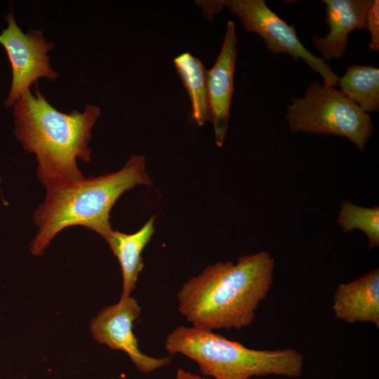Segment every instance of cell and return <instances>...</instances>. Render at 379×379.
<instances>
[{"mask_svg": "<svg viewBox=\"0 0 379 379\" xmlns=\"http://www.w3.org/2000/svg\"><path fill=\"white\" fill-rule=\"evenodd\" d=\"M34 91L23 94L13 106L14 135L25 150L35 155L37 178L46 188L84 178L77 161H91L89 142L100 108L86 103L83 112L65 114L37 88Z\"/></svg>", "mask_w": 379, "mask_h": 379, "instance_id": "2", "label": "cell"}, {"mask_svg": "<svg viewBox=\"0 0 379 379\" xmlns=\"http://www.w3.org/2000/svg\"><path fill=\"white\" fill-rule=\"evenodd\" d=\"M152 185L145 157L131 155L119 171L46 188L44 201L33 214L37 227L31 253L41 256L55 237L74 225L95 232L106 240L114 230L110 211L123 193L137 185Z\"/></svg>", "mask_w": 379, "mask_h": 379, "instance_id": "3", "label": "cell"}, {"mask_svg": "<svg viewBox=\"0 0 379 379\" xmlns=\"http://www.w3.org/2000/svg\"><path fill=\"white\" fill-rule=\"evenodd\" d=\"M141 313L138 301L131 297L103 308L90 324L93 338L114 350L124 351L143 373L152 372L169 364L170 357L155 358L142 352L133 331V321Z\"/></svg>", "mask_w": 379, "mask_h": 379, "instance_id": "8", "label": "cell"}, {"mask_svg": "<svg viewBox=\"0 0 379 379\" xmlns=\"http://www.w3.org/2000/svg\"><path fill=\"white\" fill-rule=\"evenodd\" d=\"M332 309L337 319L347 323L370 322L379 326V270L340 284L333 295Z\"/></svg>", "mask_w": 379, "mask_h": 379, "instance_id": "11", "label": "cell"}, {"mask_svg": "<svg viewBox=\"0 0 379 379\" xmlns=\"http://www.w3.org/2000/svg\"><path fill=\"white\" fill-rule=\"evenodd\" d=\"M286 118L291 131L346 137L363 151L373 131L368 113L334 87L314 81L292 98Z\"/></svg>", "mask_w": 379, "mask_h": 379, "instance_id": "5", "label": "cell"}, {"mask_svg": "<svg viewBox=\"0 0 379 379\" xmlns=\"http://www.w3.org/2000/svg\"><path fill=\"white\" fill-rule=\"evenodd\" d=\"M373 0H324L325 22L329 32L313 36V43L324 61L344 57L349 34L355 29H366V15Z\"/></svg>", "mask_w": 379, "mask_h": 379, "instance_id": "10", "label": "cell"}, {"mask_svg": "<svg viewBox=\"0 0 379 379\" xmlns=\"http://www.w3.org/2000/svg\"><path fill=\"white\" fill-rule=\"evenodd\" d=\"M237 56V36L233 21L227 22L220 53L213 67L207 71L208 89L215 143L223 145L228 128L234 91L233 78Z\"/></svg>", "mask_w": 379, "mask_h": 379, "instance_id": "9", "label": "cell"}, {"mask_svg": "<svg viewBox=\"0 0 379 379\" xmlns=\"http://www.w3.org/2000/svg\"><path fill=\"white\" fill-rule=\"evenodd\" d=\"M176 70L189 95L192 117L198 125L211 121L207 71L201 62L190 53H184L173 59Z\"/></svg>", "mask_w": 379, "mask_h": 379, "instance_id": "13", "label": "cell"}, {"mask_svg": "<svg viewBox=\"0 0 379 379\" xmlns=\"http://www.w3.org/2000/svg\"><path fill=\"white\" fill-rule=\"evenodd\" d=\"M366 29L369 30L371 39L369 48L379 51V1L373 0L366 15Z\"/></svg>", "mask_w": 379, "mask_h": 379, "instance_id": "16", "label": "cell"}, {"mask_svg": "<svg viewBox=\"0 0 379 379\" xmlns=\"http://www.w3.org/2000/svg\"><path fill=\"white\" fill-rule=\"evenodd\" d=\"M154 219V216L151 217L138 231L132 234L113 230L105 240L121 266L123 278L121 298L130 296L135 289L144 266L142 252L155 232Z\"/></svg>", "mask_w": 379, "mask_h": 379, "instance_id": "12", "label": "cell"}, {"mask_svg": "<svg viewBox=\"0 0 379 379\" xmlns=\"http://www.w3.org/2000/svg\"><path fill=\"white\" fill-rule=\"evenodd\" d=\"M166 350L195 361L205 375L213 379H249L267 375L298 378L303 357L293 349L254 350L228 340L213 331L180 326L166 337Z\"/></svg>", "mask_w": 379, "mask_h": 379, "instance_id": "4", "label": "cell"}, {"mask_svg": "<svg viewBox=\"0 0 379 379\" xmlns=\"http://www.w3.org/2000/svg\"><path fill=\"white\" fill-rule=\"evenodd\" d=\"M342 92L364 111L379 109V69L368 65H352L338 78Z\"/></svg>", "mask_w": 379, "mask_h": 379, "instance_id": "14", "label": "cell"}, {"mask_svg": "<svg viewBox=\"0 0 379 379\" xmlns=\"http://www.w3.org/2000/svg\"><path fill=\"white\" fill-rule=\"evenodd\" d=\"M220 9L227 8L239 19L244 29L258 34L274 53L289 54L295 60H304L320 74L324 85H338V77L321 58L310 52L298 38L294 25H288L273 12L263 0H220Z\"/></svg>", "mask_w": 379, "mask_h": 379, "instance_id": "6", "label": "cell"}, {"mask_svg": "<svg viewBox=\"0 0 379 379\" xmlns=\"http://www.w3.org/2000/svg\"><path fill=\"white\" fill-rule=\"evenodd\" d=\"M8 26L0 34V44L5 48L12 68V83L4 106L11 107L30 91L39 78L55 80L59 74L51 67L48 53L54 48L40 29L27 33L17 25L12 10L6 15Z\"/></svg>", "mask_w": 379, "mask_h": 379, "instance_id": "7", "label": "cell"}, {"mask_svg": "<svg viewBox=\"0 0 379 379\" xmlns=\"http://www.w3.org/2000/svg\"><path fill=\"white\" fill-rule=\"evenodd\" d=\"M268 252L218 262L186 281L178 293V310L193 326L213 331L251 325L273 281Z\"/></svg>", "mask_w": 379, "mask_h": 379, "instance_id": "1", "label": "cell"}, {"mask_svg": "<svg viewBox=\"0 0 379 379\" xmlns=\"http://www.w3.org/2000/svg\"><path fill=\"white\" fill-rule=\"evenodd\" d=\"M337 223L344 233L358 229L364 232L368 239V247L379 246V207L364 208L347 200L341 202Z\"/></svg>", "mask_w": 379, "mask_h": 379, "instance_id": "15", "label": "cell"}, {"mask_svg": "<svg viewBox=\"0 0 379 379\" xmlns=\"http://www.w3.org/2000/svg\"><path fill=\"white\" fill-rule=\"evenodd\" d=\"M175 379H209L197 374L192 373L184 369L179 368L177 371Z\"/></svg>", "mask_w": 379, "mask_h": 379, "instance_id": "17", "label": "cell"}]
</instances>
